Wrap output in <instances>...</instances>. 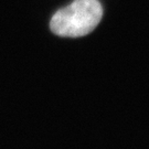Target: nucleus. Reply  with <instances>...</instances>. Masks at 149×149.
Wrapping results in <instances>:
<instances>
[{
  "mask_svg": "<svg viewBox=\"0 0 149 149\" xmlns=\"http://www.w3.org/2000/svg\"><path fill=\"white\" fill-rule=\"evenodd\" d=\"M103 18L98 0H74L51 18L50 29L62 38L84 37L93 31Z\"/></svg>",
  "mask_w": 149,
  "mask_h": 149,
  "instance_id": "obj_1",
  "label": "nucleus"
}]
</instances>
